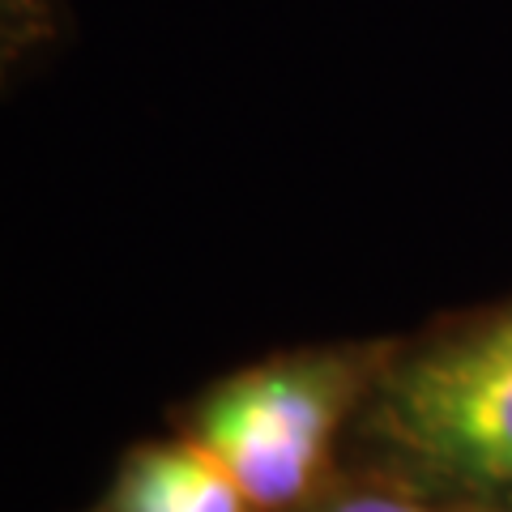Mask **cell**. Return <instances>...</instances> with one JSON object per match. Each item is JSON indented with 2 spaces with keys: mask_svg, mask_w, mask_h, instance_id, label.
<instances>
[{
  "mask_svg": "<svg viewBox=\"0 0 512 512\" xmlns=\"http://www.w3.org/2000/svg\"><path fill=\"white\" fill-rule=\"evenodd\" d=\"M380 350L333 346L252 363L197 397L188 436L227 466L256 512H295L325 491L350 414L376 393Z\"/></svg>",
  "mask_w": 512,
  "mask_h": 512,
  "instance_id": "6da1fadb",
  "label": "cell"
},
{
  "mask_svg": "<svg viewBox=\"0 0 512 512\" xmlns=\"http://www.w3.org/2000/svg\"><path fill=\"white\" fill-rule=\"evenodd\" d=\"M372 423L431 483L512 500V350L483 325L384 363Z\"/></svg>",
  "mask_w": 512,
  "mask_h": 512,
  "instance_id": "7a4b0ae2",
  "label": "cell"
},
{
  "mask_svg": "<svg viewBox=\"0 0 512 512\" xmlns=\"http://www.w3.org/2000/svg\"><path fill=\"white\" fill-rule=\"evenodd\" d=\"M90 512H256L197 436L137 444Z\"/></svg>",
  "mask_w": 512,
  "mask_h": 512,
  "instance_id": "3957f363",
  "label": "cell"
},
{
  "mask_svg": "<svg viewBox=\"0 0 512 512\" xmlns=\"http://www.w3.org/2000/svg\"><path fill=\"white\" fill-rule=\"evenodd\" d=\"M64 0H0V86L60 43Z\"/></svg>",
  "mask_w": 512,
  "mask_h": 512,
  "instance_id": "277c9868",
  "label": "cell"
},
{
  "mask_svg": "<svg viewBox=\"0 0 512 512\" xmlns=\"http://www.w3.org/2000/svg\"><path fill=\"white\" fill-rule=\"evenodd\" d=\"M295 512H453L410 487H380V483H359L346 491H320Z\"/></svg>",
  "mask_w": 512,
  "mask_h": 512,
  "instance_id": "5b68a950",
  "label": "cell"
}]
</instances>
